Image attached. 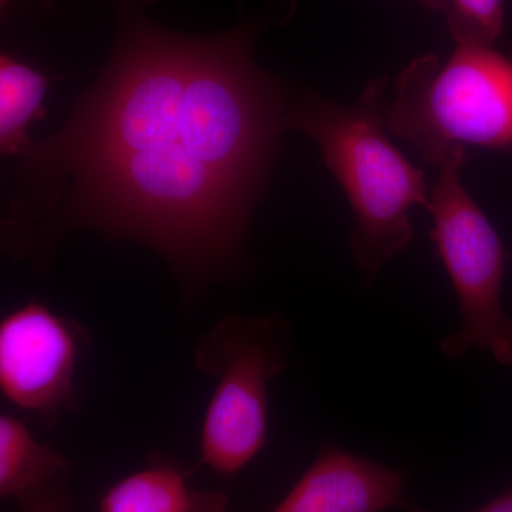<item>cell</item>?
<instances>
[{
    "label": "cell",
    "mask_w": 512,
    "mask_h": 512,
    "mask_svg": "<svg viewBox=\"0 0 512 512\" xmlns=\"http://www.w3.org/2000/svg\"><path fill=\"white\" fill-rule=\"evenodd\" d=\"M284 323L232 316L198 343L195 363L217 377L201 434L202 461L235 474L261 451L268 431V383L285 366Z\"/></svg>",
    "instance_id": "4"
},
{
    "label": "cell",
    "mask_w": 512,
    "mask_h": 512,
    "mask_svg": "<svg viewBox=\"0 0 512 512\" xmlns=\"http://www.w3.org/2000/svg\"><path fill=\"white\" fill-rule=\"evenodd\" d=\"M386 80L367 84L355 104L305 92L286 110L284 126L318 144L323 160L345 191L353 214V256L372 278L413 237L410 211L429 207L431 187L384 133Z\"/></svg>",
    "instance_id": "2"
},
{
    "label": "cell",
    "mask_w": 512,
    "mask_h": 512,
    "mask_svg": "<svg viewBox=\"0 0 512 512\" xmlns=\"http://www.w3.org/2000/svg\"><path fill=\"white\" fill-rule=\"evenodd\" d=\"M473 512H512V491Z\"/></svg>",
    "instance_id": "13"
},
{
    "label": "cell",
    "mask_w": 512,
    "mask_h": 512,
    "mask_svg": "<svg viewBox=\"0 0 512 512\" xmlns=\"http://www.w3.org/2000/svg\"><path fill=\"white\" fill-rule=\"evenodd\" d=\"M69 464L12 416L0 417V494L15 497L63 480Z\"/></svg>",
    "instance_id": "9"
},
{
    "label": "cell",
    "mask_w": 512,
    "mask_h": 512,
    "mask_svg": "<svg viewBox=\"0 0 512 512\" xmlns=\"http://www.w3.org/2000/svg\"><path fill=\"white\" fill-rule=\"evenodd\" d=\"M467 154L441 164L427 211L437 252L454 286L460 328L441 343L447 356L485 350L501 365H512V320L501 305L505 272L503 242L461 183Z\"/></svg>",
    "instance_id": "5"
},
{
    "label": "cell",
    "mask_w": 512,
    "mask_h": 512,
    "mask_svg": "<svg viewBox=\"0 0 512 512\" xmlns=\"http://www.w3.org/2000/svg\"><path fill=\"white\" fill-rule=\"evenodd\" d=\"M83 330L42 303L9 313L0 325V387L8 400L39 414L69 402Z\"/></svg>",
    "instance_id": "6"
},
{
    "label": "cell",
    "mask_w": 512,
    "mask_h": 512,
    "mask_svg": "<svg viewBox=\"0 0 512 512\" xmlns=\"http://www.w3.org/2000/svg\"><path fill=\"white\" fill-rule=\"evenodd\" d=\"M10 0H2V6H5L6 3H9ZM43 2H49V0H43Z\"/></svg>",
    "instance_id": "15"
},
{
    "label": "cell",
    "mask_w": 512,
    "mask_h": 512,
    "mask_svg": "<svg viewBox=\"0 0 512 512\" xmlns=\"http://www.w3.org/2000/svg\"><path fill=\"white\" fill-rule=\"evenodd\" d=\"M106 67L57 133L25 151L3 222L8 249L42 262L69 229L137 239L178 274L235 261L285 128L281 83L259 69L256 22L187 36L148 0H113Z\"/></svg>",
    "instance_id": "1"
},
{
    "label": "cell",
    "mask_w": 512,
    "mask_h": 512,
    "mask_svg": "<svg viewBox=\"0 0 512 512\" xmlns=\"http://www.w3.org/2000/svg\"><path fill=\"white\" fill-rule=\"evenodd\" d=\"M218 491L195 490L177 467L160 463L113 485L97 512H227Z\"/></svg>",
    "instance_id": "8"
},
{
    "label": "cell",
    "mask_w": 512,
    "mask_h": 512,
    "mask_svg": "<svg viewBox=\"0 0 512 512\" xmlns=\"http://www.w3.org/2000/svg\"><path fill=\"white\" fill-rule=\"evenodd\" d=\"M447 22L461 46H493L504 28V0H447Z\"/></svg>",
    "instance_id": "11"
},
{
    "label": "cell",
    "mask_w": 512,
    "mask_h": 512,
    "mask_svg": "<svg viewBox=\"0 0 512 512\" xmlns=\"http://www.w3.org/2000/svg\"><path fill=\"white\" fill-rule=\"evenodd\" d=\"M396 507H409L399 471L329 448L272 512H383Z\"/></svg>",
    "instance_id": "7"
},
{
    "label": "cell",
    "mask_w": 512,
    "mask_h": 512,
    "mask_svg": "<svg viewBox=\"0 0 512 512\" xmlns=\"http://www.w3.org/2000/svg\"><path fill=\"white\" fill-rule=\"evenodd\" d=\"M62 481L43 485L37 490L30 491L18 497L20 511L22 512H70Z\"/></svg>",
    "instance_id": "12"
},
{
    "label": "cell",
    "mask_w": 512,
    "mask_h": 512,
    "mask_svg": "<svg viewBox=\"0 0 512 512\" xmlns=\"http://www.w3.org/2000/svg\"><path fill=\"white\" fill-rule=\"evenodd\" d=\"M49 79L28 64L0 57V150L22 157L32 146L28 127L46 114L43 100Z\"/></svg>",
    "instance_id": "10"
},
{
    "label": "cell",
    "mask_w": 512,
    "mask_h": 512,
    "mask_svg": "<svg viewBox=\"0 0 512 512\" xmlns=\"http://www.w3.org/2000/svg\"><path fill=\"white\" fill-rule=\"evenodd\" d=\"M427 8L433 10H447V0H421Z\"/></svg>",
    "instance_id": "14"
},
{
    "label": "cell",
    "mask_w": 512,
    "mask_h": 512,
    "mask_svg": "<svg viewBox=\"0 0 512 512\" xmlns=\"http://www.w3.org/2000/svg\"><path fill=\"white\" fill-rule=\"evenodd\" d=\"M386 126L440 167L467 146L512 147V60L491 46L457 45L441 64L417 57L394 83Z\"/></svg>",
    "instance_id": "3"
}]
</instances>
